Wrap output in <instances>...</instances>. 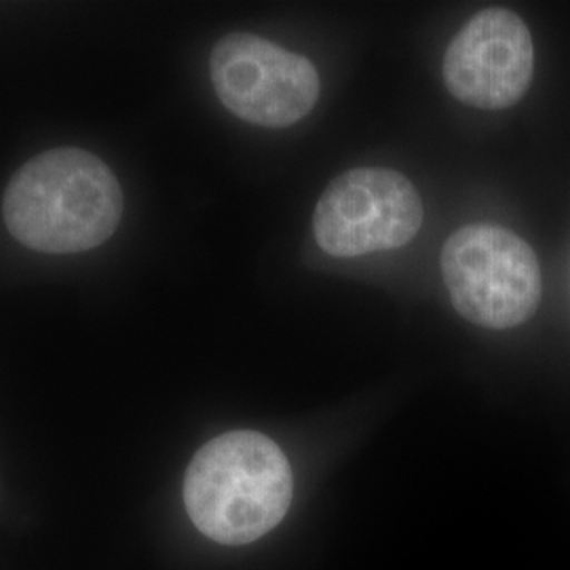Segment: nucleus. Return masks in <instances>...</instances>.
Returning a JSON list of instances; mask_svg holds the SVG:
<instances>
[{"mask_svg":"<svg viewBox=\"0 0 570 570\" xmlns=\"http://www.w3.org/2000/svg\"><path fill=\"white\" fill-rule=\"evenodd\" d=\"M292 501V469L258 431H228L199 450L184 478L193 524L223 546H245L275 529Z\"/></svg>","mask_w":570,"mask_h":570,"instance_id":"2","label":"nucleus"},{"mask_svg":"<svg viewBox=\"0 0 570 570\" xmlns=\"http://www.w3.org/2000/svg\"><path fill=\"white\" fill-rule=\"evenodd\" d=\"M122 193L110 167L81 148L30 159L4 190L11 235L37 252L77 254L102 245L119 226Z\"/></svg>","mask_w":570,"mask_h":570,"instance_id":"1","label":"nucleus"},{"mask_svg":"<svg viewBox=\"0 0 570 570\" xmlns=\"http://www.w3.org/2000/svg\"><path fill=\"white\" fill-rule=\"evenodd\" d=\"M209 72L220 102L252 125L289 127L320 100L315 66L254 35L235 32L218 42Z\"/></svg>","mask_w":570,"mask_h":570,"instance_id":"5","label":"nucleus"},{"mask_svg":"<svg viewBox=\"0 0 570 570\" xmlns=\"http://www.w3.org/2000/svg\"><path fill=\"white\" fill-rule=\"evenodd\" d=\"M534 47L529 28L510 9L475 13L444 56V82L459 102L503 110L529 91Z\"/></svg>","mask_w":570,"mask_h":570,"instance_id":"6","label":"nucleus"},{"mask_svg":"<svg viewBox=\"0 0 570 570\" xmlns=\"http://www.w3.org/2000/svg\"><path fill=\"white\" fill-rule=\"evenodd\" d=\"M423 225V202L406 176L360 167L334 178L313 214L320 247L336 258L402 247Z\"/></svg>","mask_w":570,"mask_h":570,"instance_id":"4","label":"nucleus"},{"mask_svg":"<svg viewBox=\"0 0 570 570\" xmlns=\"http://www.w3.org/2000/svg\"><path fill=\"white\" fill-rule=\"evenodd\" d=\"M442 275L454 308L471 324L490 330L529 322L543 294L532 247L503 226L454 230L442 249Z\"/></svg>","mask_w":570,"mask_h":570,"instance_id":"3","label":"nucleus"}]
</instances>
